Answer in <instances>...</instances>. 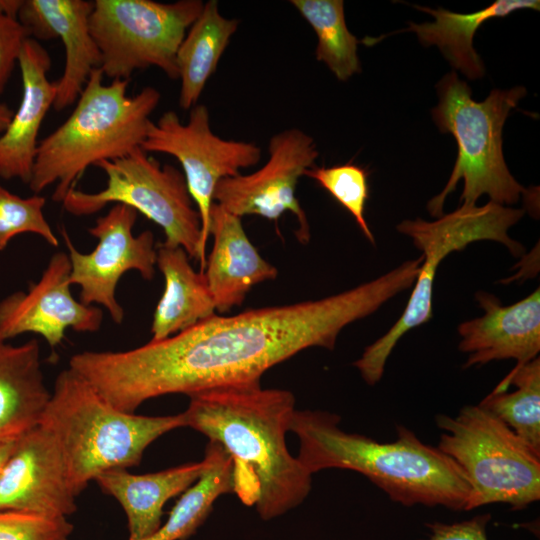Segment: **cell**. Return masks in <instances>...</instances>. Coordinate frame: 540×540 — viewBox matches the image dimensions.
<instances>
[{
    "label": "cell",
    "mask_w": 540,
    "mask_h": 540,
    "mask_svg": "<svg viewBox=\"0 0 540 540\" xmlns=\"http://www.w3.org/2000/svg\"><path fill=\"white\" fill-rule=\"evenodd\" d=\"M204 459L207 466L201 477L182 493L166 522L152 536L141 540L188 539L206 520L216 499L233 493V463L226 450L209 441Z\"/></svg>",
    "instance_id": "25"
},
{
    "label": "cell",
    "mask_w": 540,
    "mask_h": 540,
    "mask_svg": "<svg viewBox=\"0 0 540 540\" xmlns=\"http://www.w3.org/2000/svg\"><path fill=\"white\" fill-rule=\"evenodd\" d=\"M93 1L21 0L17 18L30 38H59L65 50L63 73L56 83L53 108L73 105L92 71L100 68L101 56L90 31Z\"/></svg>",
    "instance_id": "16"
},
{
    "label": "cell",
    "mask_w": 540,
    "mask_h": 540,
    "mask_svg": "<svg viewBox=\"0 0 540 540\" xmlns=\"http://www.w3.org/2000/svg\"><path fill=\"white\" fill-rule=\"evenodd\" d=\"M207 466L200 462L148 474H132L126 469H113L100 474L95 481L102 491L114 497L128 521L129 539L152 536L162 525L163 506L172 497L182 494L203 474Z\"/></svg>",
    "instance_id": "20"
},
{
    "label": "cell",
    "mask_w": 540,
    "mask_h": 540,
    "mask_svg": "<svg viewBox=\"0 0 540 540\" xmlns=\"http://www.w3.org/2000/svg\"><path fill=\"white\" fill-rule=\"evenodd\" d=\"M14 111L6 104L0 103V134H2L11 121Z\"/></svg>",
    "instance_id": "34"
},
{
    "label": "cell",
    "mask_w": 540,
    "mask_h": 540,
    "mask_svg": "<svg viewBox=\"0 0 540 540\" xmlns=\"http://www.w3.org/2000/svg\"><path fill=\"white\" fill-rule=\"evenodd\" d=\"M103 79L101 68L94 69L68 118L39 141L28 184L35 194L55 184L52 199L62 202L89 166L141 147L160 92L147 86L128 96L129 80Z\"/></svg>",
    "instance_id": "4"
},
{
    "label": "cell",
    "mask_w": 540,
    "mask_h": 540,
    "mask_svg": "<svg viewBox=\"0 0 540 540\" xmlns=\"http://www.w3.org/2000/svg\"><path fill=\"white\" fill-rule=\"evenodd\" d=\"M75 499L52 435L38 425L19 436L0 470V511L67 517Z\"/></svg>",
    "instance_id": "15"
},
{
    "label": "cell",
    "mask_w": 540,
    "mask_h": 540,
    "mask_svg": "<svg viewBox=\"0 0 540 540\" xmlns=\"http://www.w3.org/2000/svg\"><path fill=\"white\" fill-rule=\"evenodd\" d=\"M292 6L313 28L317 37L316 59L340 81L361 72L359 40L345 21L342 0H291Z\"/></svg>",
    "instance_id": "27"
},
{
    "label": "cell",
    "mask_w": 540,
    "mask_h": 540,
    "mask_svg": "<svg viewBox=\"0 0 540 540\" xmlns=\"http://www.w3.org/2000/svg\"><path fill=\"white\" fill-rule=\"evenodd\" d=\"M489 521L490 515L483 514L451 524L431 523L428 524L430 533L424 540H488L486 528Z\"/></svg>",
    "instance_id": "32"
},
{
    "label": "cell",
    "mask_w": 540,
    "mask_h": 540,
    "mask_svg": "<svg viewBox=\"0 0 540 540\" xmlns=\"http://www.w3.org/2000/svg\"><path fill=\"white\" fill-rule=\"evenodd\" d=\"M96 166L105 173L106 186L93 193L71 189L61 202L68 213L87 216L109 204L129 206L162 228L164 245L183 248L204 271L201 219L180 170L162 165L141 147Z\"/></svg>",
    "instance_id": "9"
},
{
    "label": "cell",
    "mask_w": 540,
    "mask_h": 540,
    "mask_svg": "<svg viewBox=\"0 0 540 540\" xmlns=\"http://www.w3.org/2000/svg\"><path fill=\"white\" fill-rule=\"evenodd\" d=\"M71 264L67 253H55L40 279L27 291H17L0 301V338L34 333L50 347L62 343L65 331L96 332L103 311L77 301L71 293Z\"/></svg>",
    "instance_id": "14"
},
{
    "label": "cell",
    "mask_w": 540,
    "mask_h": 540,
    "mask_svg": "<svg viewBox=\"0 0 540 540\" xmlns=\"http://www.w3.org/2000/svg\"><path fill=\"white\" fill-rule=\"evenodd\" d=\"M396 270L323 299L214 315L159 341L125 351H83L69 368L117 409L134 413L166 394L260 382L274 365L310 347L332 350L341 330L404 291Z\"/></svg>",
    "instance_id": "1"
},
{
    "label": "cell",
    "mask_w": 540,
    "mask_h": 540,
    "mask_svg": "<svg viewBox=\"0 0 540 540\" xmlns=\"http://www.w3.org/2000/svg\"><path fill=\"white\" fill-rule=\"evenodd\" d=\"M22 98L10 123L0 134V177L29 184L33 174L41 125L56 98V83L48 79L51 58L35 39L25 40L18 63Z\"/></svg>",
    "instance_id": "18"
},
{
    "label": "cell",
    "mask_w": 540,
    "mask_h": 540,
    "mask_svg": "<svg viewBox=\"0 0 540 540\" xmlns=\"http://www.w3.org/2000/svg\"><path fill=\"white\" fill-rule=\"evenodd\" d=\"M340 417L319 410H296L290 431L299 439L297 459L314 474L341 468L359 472L394 502L465 511L470 486L460 467L411 430L397 427L395 441L380 443L339 428Z\"/></svg>",
    "instance_id": "3"
},
{
    "label": "cell",
    "mask_w": 540,
    "mask_h": 540,
    "mask_svg": "<svg viewBox=\"0 0 540 540\" xmlns=\"http://www.w3.org/2000/svg\"><path fill=\"white\" fill-rule=\"evenodd\" d=\"M438 449L460 467L470 486L469 511L493 503L520 510L540 498V451L479 405L456 417L437 415Z\"/></svg>",
    "instance_id": "8"
},
{
    "label": "cell",
    "mask_w": 540,
    "mask_h": 540,
    "mask_svg": "<svg viewBox=\"0 0 540 540\" xmlns=\"http://www.w3.org/2000/svg\"><path fill=\"white\" fill-rule=\"evenodd\" d=\"M238 26L239 20L219 12L216 0L204 2L176 55L180 108L190 110L197 104Z\"/></svg>",
    "instance_id": "24"
},
{
    "label": "cell",
    "mask_w": 540,
    "mask_h": 540,
    "mask_svg": "<svg viewBox=\"0 0 540 540\" xmlns=\"http://www.w3.org/2000/svg\"><path fill=\"white\" fill-rule=\"evenodd\" d=\"M186 427L219 443L233 463V493L263 520L297 507L308 496L312 474L293 457L286 433L295 409L288 390L260 382L215 387L189 396Z\"/></svg>",
    "instance_id": "2"
},
{
    "label": "cell",
    "mask_w": 540,
    "mask_h": 540,
    "mask_svg": "<svg viewBox=\"0 0 540 540\" xmlns=\"http://www.w3.org/2000/svg\"><path fill=\"white\" fill-rule=\"evenodd\" d=\"M90 31L101 56L100 68L112 80H129L156 67L178 79L176 55L203 9L201 0H95Z\"/></svg>",
    "instance_id": "10"
},
{
    "label": "cell",
    "mask_w": 540,
    "mask_h": 540,
    "mask_svg": "<svg viewBox=\"0 0 540 540\" xmlns=\"http://www.w3.org/2000/svg\"><path fill=\"white\" fill-rule=\"evenodd\" d=\"M20 3L21 0H0V95L18 63L25 40L30 38L17 18Z\"/></svg>",
    "instance_id": "31"
},
{
    "label": "cell",
    "mask_w": 540,
    "mask_h": 540,
    "mask_svg": "<svg viewBox=\"0 0 540 540\" xmlns=\"http://www.w3.org/2000/svg\"><path fill=\"white\" fill-rule=\"evenodd\" d=\"M479 406L540 451L539 357L522 366H515Z\"/></svg>",
    "instance_id": "26"
},
{
    "label": "cell",
    "mask_w": 540,
    "mask_h": 540,
    "mask_svg": "<svg viewBox=\"0 0 540 540\" xmlns=\"http://www.w3.org/2000/svg\"><path fill=\"white\" fill-rule=\"evenodd\" d=\"M18 438L0 440V470L13 451Z\"/></svg>",
    "instance_id": "33"
},
{
    "label": "cell",
    "mask_w": 540,
    "mask_h": 540,
    "mask_svg": "<svg viewBox=\"0 0 540 540\" xmlns=\"http://www.w3.org/2000/svg\"><path fill=\"white\" fill-rule=\"evenodd\" d=\"M50 395L38 341L12 345L0 338V440L38 426Z\"/></svg>",
    "instance_id": "21"
},
{
    "label": "cell",
    "mask_w": 540,
    "mask_h": 540,
    "mask_svg": "<svg viewBox=\"0 0 540 540\" xmlns=\"http://www.w3.org/2000/svg\"><path fill=\"white\" fill-rule=\"evenodd\" d=\"M156 250V265L165 286L153 315L152 341L168 338L216 315L205 274L193 269L186 251L163 243Z\"/></svg>",
    "instance_id": "22"
},
{
    "label": "cell",
    "mask_w": 540,
    "mask_h": 540,
    "mask_svg": "<svg viewBox=\"0 0 540 540\" xmlns=\"http://www.w3.org/2000/svg\"><path fill=\"white\" fill-rule=\"evenodd\" d=\"M209 234L214 241L203 273L216 311L226 313L240 306L254 285L275 279L278 270L250 242L241 217L217 203L211 208Z\"/></svg>",
    "instance_id": "19"
},
{
    "label": "cell",
    "mask_w": 540,
    "mask_h": 540,
    "mask_svg": "<svg viewBox=\"0 0 540 540\" xmlns=\"http://www.w3.org/2000/svg\"><path fill=\"white\" fill-rule=\"evenodd\" d=\"M304 175L328 191L353 216L368 241L375 244V238L364 217L369 198V173L366 169L353 163L332 167L313 166Z\"/></svg>",
    "instance_id": "28"
},
{
    "label": "cell",
    "mask_w": 540,
    "mask_h": 540,
    "mask_svg": "<svg viewBox=\"0 0 540 540\" xmlns=\"http://www.w3.org/2000/svg\"><path fill=\"white\" fill-rule=\"evenodd\" d=\"M46 198L39 194L21 197L0 186V251L19 234L39 235L57 247L58 238L44 215Z\"/></svg>",
    "instance_id": "29"
},
{
    "label": "cell",
    "mask_w": 540,
    "mask_h": 540,
    "mask_svg": "<svg viewBox=\"0 0 540 540\" xmlns=\"http://www.w3.org/2000/svg\"><path fill=\"white\" fill-rule=\"evenodd\" d=\"M436 89L439 101L431 110L432 119L440 132L453 135L458 153L447 184L427 204L430 215H443L445 199L461 179L463 206H475L484 194L500 205L517 203L526 190L506 165L502 130L510 111L526 96V88L495 89L478 102L468 84L452 71L443 76Z\"/></svg>",
    "instance_id": "6"
},
{
    "label": "cell",
    "mask_w": 540,
    "mask_h": 540,
    "mask_svg": "<svg viewBox=\"0 0 540 540\" xmlns=\"http://www.w3.org/2000/svg\"><path fill=\"white\" fill-rule=\"evenodd\" d=\"M138 213L129 206L113 204L108 213L97 218L88 232L98 242L89 253L80 252L68 232L62 237L71 264L70 283L80 287V302L88 306L101 305L116 324H121L125 312L116 298V288L124 273L136 270L145 280L155 273L157 250L150 230L133 234Z\"/></svg>",
    "instance_id": "12"
},
{
    "label": "cell",
    "mask_w": 540,
    "mask_h": 540,
    "mask_svg": "<svg viewBox=\"0 0 540 540\" xmlns=\"http://www.w3.org/2000/svg\"><path fill=\"white\" fill-rule=\"evenodd\" d=\"M523 215V209L489 201L480 207L461 205L435 221L417 218L404 220L397 225V230L409 236L422 252V263L401 317L386 334L369 345L353 364L367 384L374 385L381 379L387 359L403 335L432 318L433 284L442 260L450 253L480 240L500 242L513 256L520 257L524 247L509 236L508 230Z\"/></svg>",
    "instance_id": "7"
},
{
    "label": "cell",
    "mask_w": 540,
    "mask_h": 540,
    "mask_svg": "<svg viewBox=\"0 0 540 540\" xmlns=\"http://www.w3.org/2000/svg\"><path fill=\"white\" fill-rule=\"evenodd\" d=\"M484 315L461 323L459 350L468 353L464 368L494 360L515 359L522 366L540 351V289L512 305L491 293L475 295Z\"/></svg>",
    "instance_id": "17"
},
{
    "label": "cell",
    "mask_w": 540,
    "mask_h": 540,
    "mask_svg": "<svg viewBox=\"0 0 540 540\" xmlns=\"http://www.w3.org/2000/svg\"><path fill=\"white\" fill-rule=\"evenodd\" d=\"M54 438L77 497L100 474L140 463L165 433L186 427L184 412L143 416L121 411L68 367L54 384L40 424Z\"/></svg>",
    "instance_id": "5"
},
{
    "label": "cell",
    "mask_w": 540,
    "mask_h": 540,
    "mask_svg": "<svg viewBox=\"0 0 540 540\" xmlns=\"http://www.w3.org/2000/svg\"><path fill=\"white\" fill-rule=\"evenodd\" d=\"M318 156L314 139L302 130L278 132L269 140L265 164L251 174L222 179L215 188L213 202L241 218L258 215L277 222L289 211L299 223L297 239L306 244L310 228L295 192L298 180L315 166Z\"/></svg>",
    "instance_id": "13"
},
{
    "label": "cell",
    "mask_w": 540,
    "mask_h": 540,
    "mask_svg": "<svg viewBox=\"0 0 540 540\" xmlns=\"http://www.w3.org/2000/svg\"><path fill=\"white\" fill-rule=\"evenodd\" d=\"M539 4L538 0H497L472 13L415 5V8L432 15L435 20L421 24L410 21L409 27L399 32H415L422 45L437 46L454 69L469 79H478L484 76L485 68L473 47L477 29L491 18L505 17L517 10H539Z\"/></svg>",
    "instance_id": "23"
},
{
    "label": "cell",
    "mask_w": 540,
    "mask_h": 540,
    "mask_svg": "<svg viewBox=\"0 0 540 540\" xmlns=\"http://www.w3.org/2000/svg\"><path fill=\"white\" fill-rule=\"evenodd\" d=\"M72 531L67 517L0 511V540H69Z\"/></svg>",
    "instance_id": "30"
},
{
    "label": "cell",
    "mask_w": 540,
    "mask_h": 540,
    "mask_svg": "<svg viewBox=\"0 0 540 540\" xmlns=\"http://www.w3.org/2000/svg\"><path fill=\"white\" fill-rule=\"evenodd\" d=\"M183 123L175 111H166L152 121L141 148L147 153L173 156L182 167L188 191L201 219L203 249L209 238L210 212L217 184L241 174L260 161L261 149L255 143L228 140L210 127L208 108L196 104Z\"/></svg>",
    "instance_id": "11"
}]
</instances>
